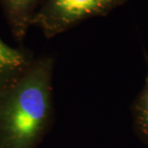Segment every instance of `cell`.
<instances>
[{
	"mask_svg": "<svg viewBox=\"0 0 148 148\" xmlns=\"http://www.w3.org/2000/svg\"><path fill=\"white\" fill-rule=\"evenodd\" d=\"M50 55L35 58L0 99V148H37L53 121Z\"/></svg>",
	"mask_w": 148,
	"mask_h": 148,
	"instance_id": "cell-1",
	"label": "cell"
},
{
	"mask_svg": "<svg viewBox=\"0 0 148 148\" xmlns=\"http://www.w3.org/2000/svg\"><path fill=\"white\" fill-rule=\"evenodd\" d=\"M123 0H48L35 14L32 25L52 38L91 16L103 15Z\"/></svg>",
	"mask_w": 148,
	"mask_h": 148,
	"instance_id": "cell-2",
	"label": "cell"
},
{
	"mask_svg": "<svg viewBox=\"0 0 148 148\" xmlns=\"http://www.w3.org/2000/svg\"><path fill=\"white\" fill-rule=\"evenodd\" d=\"M132 115L136 132L148 143V73L142 90L132 104Z\"/></svg>",
	"mask_w": 148,
	"mask_h": 148,
	"instance_id": "cell-5",
	"label": "cell"
},
{
	"mask_svg": "<svg viewBox=\"0 0 148 148\" xmlns=\"http://www.w3.org/2000/svg\"><path fill=\"white\" fill-rule=\"evenodd\" d=\"M38 0H0L12 34L19 44L23 42L35 16Z\"/></svg>",
	"mask_w": 148,
	"mask_h": 148,
	"instance_id": "cell-4",
	"label": "cell"
},
{
	"mask_svg": "<svg viewBox=\"0 0 148 148\" xmlns=\"http://www.w3.org/2000/svg\"><path fill=\"white\" fill-rule=\"evenodd\" d=\"M34 59L30 50L11 47L0 39V99L24 75Z\"/></svg>",
	"mask_w": 148,
	"mask_h": 148,
	"instance_id": "cell-3",
	"label": "cell"
}]
</instances>
